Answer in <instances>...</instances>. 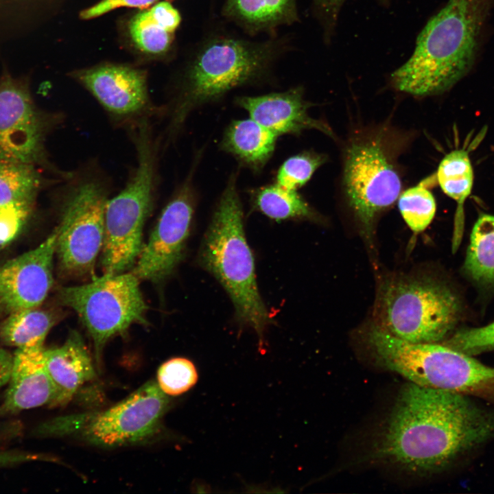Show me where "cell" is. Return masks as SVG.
I'll list each match as a JSON object with an SVG mask.
<instances>
[{"mask_svg":"<svg viewBox=\"0 0 494 494\" xmlns=\"http://www.w3.org/2000/svg\"><path fill=\"white\" fill-rule=\"evenodd\" d=\"M494 439V408L410 383L400 390L375 448L377 458L416 474L449 468Z\"/></svg>","mask_w":494,"mask_h":494,"instance_id":"cell-1","label":"cell"},{"mask_svg":"<svg viewBox=\"0 0 494 494\" xmlns=\"http://www.w3.org/2000/svg\"><path fill=\"white\" fill-rule=\"evenodd\" d=\"M492 0H448L419 34L410 58L391 75L399 91L429 96L449 89L475 61Z\"/></svg>","mask_w":494,"mask_h":494,"instance_id":"cell-2","label":"cell"},{"mask_svg":"<svg viewBox=\"0 0 494 494\" xmlns=\"http://www.w3.org/2000/svg\"><path fill=\"white\" fill-rule=\"evenodd\" d=\"M236 176L231 175L216 204L203 237L198 261L224 287L233 304L237 320L252 329L263 350L264 334L272 318L258 289Z\"/></svg>","mask_w":494,"mask_h":494,"instance_id":"cell-3","label":"cell"},{"mask_svg":"<svg viewBox=\"0 0 494 494\" xmlns=\"http://www.w3.org/2000/svg\"><path fill=\"white\" fill-rule=\"evenodd\" d=\"M274 51V46L270 43H255L228 36L207 40L187 67L170 104L163 107L167 124L163 141L169 144L174 140L196 108L261 79Z\"/></svg>","mask_w":494,"mask_h":494,"instance_id":"cell-4","label":"cell"},{"mask_svg":"<svg viewBox=\"0 0 494 494\" xmlns=\"http://www.w3.org/2000/svg\"><path fill=\"white\" fill-rule=\"evenodd\" d=\"M128 131L136 162L125 186L106 204L101 250L104 273H122L134 266L143 247V228L152 210L158 183L162 145L151 121H141Z\"/></svg>","mask_w":494,"mask_h":494,"instance_id":"cell-5","label":"cell"},{"mask_svg":"<svg viewBox=\"0 0 494 494\" xmlns=\"http://www.w3.org/2000/svg\"><path fill=\"white\" fill-rule=\"evenodd\" d=\"M375 325L410 342L444 340L461 318L462 305L453 289L430 277H397L381 285Z\"/></svg>","mask_w":494,"mask_h":494,"instance_id":"cell-6","label":"cell"},{"mask_svg":"<svg viewBox=\"0 0 494 494\" xmlns=\"http://www.w3.org/2000/svg\"><path fill=\"white\" fill-rule=\"evenodd\" d=\"M66 181L60 222L56 227L59 266L66 277L92 278L103 244L109 182L94 164L71 171Z\"/></svg>","mask_w":494,"mask_h":494,"instance_id":"cell-7","label":"cell"},{"mask_svg":"<svg viewBox=\"0 0 494 494\" xmlns=\"http://www.w3.org/2000/svg\"><path fill=\"white\" fill-rule=\"evenodd\" d=\"M169 405L166 394L151 380L104 411L56 418L38 425L34 434H76L91 444L109 447L138 443L156 432Z\"/></svg>","mask_w":494,"mask_h":494,"instance_id":"cell-8","label":"cell"},{"mask_svg":"<svg viewBox=\"0 0 494 494\" xmlns=\"http://www.w3.org/2000/svg\"><path fill=\"white\" fill-rule=\"evenodd\" d=\"M131 272L104 273L87 283L61 287L58 298L78 316L94 345L97 362L104 346L113 337L124 333L132 324L147 325L148 309Z\"/></svg>","mask_w":494,"mask_h":494,"instance_id":"cell-9","label":"cell"},{"mask_svg":"<svg viewBox=\"0 0 494 494\" xmlns=\"http://www.w3.org/2000/svg\"><path fill=\"white\" fill-rule=\"evenodd\" d=\"M385 141L379 134L352 140L344 154L342 184L347 202L364 234L398 199L401 180Z\"/></svg>","mask_w":494,"mask_h":494,"instance_id":"cell-10","label":"cell"},{"mask_svg":"<svg viewBox=\"0 0 494 494\" xmlns=\"http://www.w3.org/2000/svg\"><path fill=\"white\" fill-rule=\"evenodd\" d=\"M70 75L93 95L117 126L128 129L163 115V107L154 105L150 97L145 70L106 62L73 71Z\"/></svg>","mask_w":494,"mask_h":494,"instance_id":"cell-11","label":"cell"},{"mask_svg":"<svg viewBox=\"0 0 494 494\" xmlns=\"http://www.w3.org/2000/svg\"><path fill=\"white\" fill-rule=\"evenodd\" d=\"M195 166L163 209L132 273L139 280L158 283L174 271L183 257L196 203Z\"/></svg>","mask_w":494,"mask_h":494,"instance_id":"cell-12","label":"cell"},{"mask_svg":"<svg viewBox=\"0 0 494 494\" xmlns=\"http://www.w3.org/2000/svg\"><path fill=\"white\" fill-rule=\"evenodd\" d=\"M50 121L35 106L27 80L0 77V161L33 164L44 155Z\"/></svg>","mask_w":494,"mask_h":494,"instance_id":"cell-13","label":"cell"},{"mask_svg":"<svg viewBox=\"0 0 494 494\" xmlns=\"http://www.w3.org/2000/svg\"><path fill=\"white\" fill-rule=\"evenodd\" d=\"M56 228L36 248L0 266V307L10 313L36 308L52 287Z\"/></svg>","mask_w":494,"mask_h":494,"instance_id":"cell-14","label":"cell"},{"mask_svg":"<svg viewBox=\"0 0 494 494\" xmlns=\"http://www.w3.org/2000/svg\"><path fill=\"white\" fill-rule=\"evenodd\" d=\"M236 102L248 112L251 119L279 136L298 135L306 130H316L334 138L329 125L308 113L311 104L305 100L302 88L259 96L240 97Z\"/></svg>","mask_w":494,"mask_h":494,"instance_id":"cell-15","label":"cell"},{"mask_svg":"<svg viewBox=\"0 0 494 494\" xmlns=\"http://www.w3.org/2000/svg\"><path fill=\"white\" fill-rule=\"evenodd\" d=\"M44 346L17 349L0 415L53 405L55 389L44 360Z\"/></svg>","mask_w":494,"mask_h":494,"instance_id":"cell-16","label":"cell"},{"mask_svg":"<svg viewBox=\"0 0 494 494\" xmlns=\"http://www.w3.org/2000/svg\"><path fill=\"white\" fill-rule=\"evenodd\" d=\"M43 355L55 389L52 406L65 405L82 385L95 377L87 347L77 331H72L60 346L45 348Z\"/></svg>","mask_w":494,"mask_h":494,"instance_id":"cell-17","label":"cell"},{"mask_svg":"<svg viewBox=\"0 0 494 494\" xmlns=\"http://www.w3.org/2000/svg\"><path fill=\"white\" fill-rule=\"evenodd\" d=\"M279 135L249 119L232 121L220 148L255 172L261 170L272 156Z\"/></svg>","mask_w":494,"mask_h":494,"instance_id":"cell-18","label":"cell"},{"mask_svg":"<svg viewBox=\"0 0 494 494\" xmlns=\"http://www.w3.org/2000/svg\"><path fill=\"white\" fill-rule=\"evenodd\" d=\"M472 166L466 151L456 150L445 156L440 161L436 178L443 192L458 203L452 238V251L456 252L462 237V205L473 185Z\"/></svg>","mask_w":494,"mask_h":494,"instance_id":"cell-19","label":"cell"},{"mask_svg":"<svg viewBox=\"0 0 494 494\" xmlns=\"http://www.w3.org/2000/svg\"><path fill=\"white\" fill-rule=\"evenodd\" d=\"M225 14L247 29L259 31L293 21L295 0H226Z\"/></svg>","mask_w":494,"mask_h":494,"instance_id":"cell-20","label":"cell"},{"mask_svg":"<svg viewBox=\"0 0 494 494\" xmlns=\"http://www.w3.org/2000/svg\"><path fill=\"white\" fill-rule=\"evenodd\" d=\"M475 283L494 286V215L482 214L475 222L463 266Z\"/></svg>","mask_w":494,"mask_h":494,"instance_id":"cell-21","label":"cell"},{"mask_svg":"<svg viewBox=\"0 0 494 494\" xmlns=\"http://www.w3.org/2000/svg\"><path fill=\"white\" fill-rule=\"evenodd\" d=\"M54 323L49 311L23 309L10 313L0 327V336L4 343L17 349L42 347Z\"/></svg>","mask_w":494,"mask_h":494,"instance_id":"cell-22","label":"cell"},{"mask_svg":"<svg viewBox=\"0 0 494 494\" xmlns=\"http://www.w3.org/2000/svg\"><path fill=\"white\" fill-rule=\"evenodd\" d=\"M254 207L271 220L281 222L313 219L315 213L297 191L277 184L263 186L252 195Z\"/></svg>","mask_w":494,"mask_h":494,"instance_id":"cell-23","label":"cell"},{"mask_svg":"<svg viewBox=\"0 0 494 494\" xmlns=\"http://www.w3.org/2000/svg\"><path fill=\"white\" fill-rule=\"evenodd\" d=\"M40 185L33 164L0 161V207L33 205Z\"/></svg>","mask_w":494,"mask_h":494,"instance_id":"cell-24","label":"cell"},{"mask_svg":"<svg viewBox=\"0 0 494 494\" xmlns=\"http://www.w3.org/2000/svg\"><path fill=\"white\" fill-rule=\"evenodd\" d=\"M433 176L400 193L398 207L409 228L417 234L423 231L432 221L436 213V202L429 186Z\"/></svg>","mask_w":494,"mask_h":494,"instance_id":"cell-25","label":"cell"},{"mask_svg":"<svg viewBox=\"0 0 494 494\" xmlns=\"http://www.w3.org/2000/svg\"><path fill=\"white\" fill-rule=\"evenodd\" d=\"M128 32L138 50L152 56L165 54L174 40V34L156 23L151 18L148 9H143L130 18L128 23Z\"/></svg>","mask_w":494,"mask_h":494,"instance_id":"cell-26","label":"cell"},{"mask_svg":"<svg viewBox=\"0 0 494 494\" xmlns=\"http://www.w3.org/2000/svg\"><path fill=\"white\" fill-rule=\"evenodd\" d=\"M327 160L324 154L313 151L294 155L285 160L279 167L275 183L283 188L297 191L310 180Z\"/></svg>","mask_w":494,"mask_h":494,"instance_id":"cell-27","label":"cell"},{"mask_svg":"<svg viewBox=\"0 0 494 494\" xmlns=\"http://www.w3.org/2000/svg\"><path fill=\"white\" fill-rule=\"evenodd\" d=\"M193 363L185 357H174L164 362L157 373L158 385L167 395L177 396L188 391L198 381Z\"/></svg>","mask_w":494,"mask_h":494,"instance_id":"cell-28","label":"cell"},{"mask_svg":"<svg viewBox=\"0 0 494 494\" xmlns=\"http://www.w3.org/2000/svg\"><path fill=\"white\" fill-rule=\"evenodd\" d=\"M444 340L442 344L471 356L493 351L494 322L481 327L461 329Z\"/></svg>","mask_w":494,"mask_h":494,"instance_id":"cell-29","label":"cell"},{"mask_svg":"<svg viewBox=\"0 0 494 494\" xmlns=\"http://www.w3.org/2000/svg\"><path fill=\"white\" fill-rule=\"evenodd\" d=\"M32 207V204L0 207V250L17 236Z\"/></svg>","mask_w":494,"mask_h":494,"instance_id":"cell-30","label":"cell"},{"mask_svg":"<svg viewBox=\"0 0 494 494\" xmlns=\"http://www.w3.org/2000/svg\"><path fill=\"white\" fill-rule=\"evenodd\" d=\"M160 0H101L95 5L83 10L80 17L83 20H90L99 17L113 10L119 8H136L146 9Z\"/></svg>","mask_w":494,"mask_h":494,"instance_id":"cell-31","label":"cell"},{"mask_svg":"<svg viewBox=\"0 0 494 494\" xmlns=\"http://www.w3.org/2000/svg\"><path fill=\"white\" fill-rule=\"evenodd\" d=\"M148 12L156 23L170 33L174 34L181 22L179 12L167 1H159Z\"/></svg>","mask_w":494,"mask_h":494,"instance_id":"cell-32","label":"cell"},{"mask_svg":"<svg viewBox=\"0 0 494 494\" xmlns=\"http://www.w3.org/2000/svg\"><path fill=\"white\" fill-rule=\"evenodd\" d=\"M43 458L45 457L41 455L26 451H2L0 452V467L14 466Z\"/></svg>","mask_w":494,"mask_h":494,"instance_id":"cell-33","label":"cell"},{"mask_svg":"<svg viewBox=\"0 0 494 494\" xmlns=\"http://www.w3.org/2000/svg\"><path fill=\"white\" fill-rule=\"evenodd\" d=\"M16 0H0V41L14 13Z\"/></svg>","mask_w":494,"mask_h":494,"instance_id":"cell-34","label":"cell"},{"mask_svg":"<svg viewBox=\"0 0 494 494\" xmlns=\"http://www.w3.org/2000/svg\"><path fill=\"white\" fill-rule=\"evenodd\" d=\"M346 0H314L323 14L329 19L335 20L341 6Z\"/></svg>","mask_w":494,"mask_h":494,"instance_id":"cell-35","label":"cell"},{"mask_svg":"<svg viewBox=\"0 0 494 494\" xmlns=\"http://www.w3.org/2000/svg\"><path fill=\"white\" fill-rule=\"evenodd\" d=\"M13 356L7 351L0 349V388L8 383Z\"/></svg>","mask_w":494,"mask_h":494,"instance_id":"cell-36","label":"cell"}]
</instances>
